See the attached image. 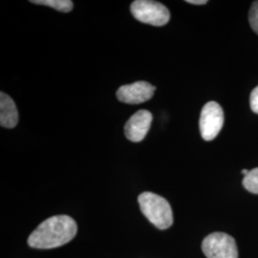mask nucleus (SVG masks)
<instances>
[{"label":"nucleus","mask_w":258,"mask_h":258,"mask_svg":"<svg viewBox=\"0 0 258 258\" xmlns=\"http://www.w3.org/2000/svg\"><path fill=\"white\" fill-rule=\"evenodd\" d=\"M19 123V112L13 99L0 93V124L5 128H14Z\"/></svg>","instance_id":"nucleus-8"},{"label":"nucleus","mask_w":258,"mask_h":258,"mask_svg":"<svg viewBox=\"0 0 258 258\" xmlns=\"http://www.w3.org/2000/svg\"><path fill=\"white\" fill-rule=\"evenodd\" d=\"M152 114L148 110H139L130 117L124 125V134L129 141L142 142L150 129Z\"/></svg>","instance_id":"nucleus-7"},{"label":"nucleus","mask_w":258,"mask_h":258,"mask_svg":"<svg viewBox=\"0 0 258 258\" xmlns=\"http://www.w3.org/2000/svg\"><path fill=\"white\" fill-rule=\"evenodd\" d=\"M186 2L194 5H205L208 3L207 0H186Z\"/></svg>","instance_id":"nucleus-13"},{"label":"nucleus","mask_w":258,"mask_h":258,"mask_svg":"<svg viewBox=\"0 0 258 258\" xmlns=\"http://www.w3.org/2000/svg\"><path fill=\"white\" fill-rule=\"evenodd\" d=\"M138 202L143 214L156 228L166 230L172 226V210L164 197L147 191L139 195Z\"/></svg>","instance_id":"nucleus-2"},{"label":"nucleus","mask_w":258,"mask_h":258,"mask_svg":"<svg viewBox=\"0 0 258 258\" xmlns=\"http://www.w3.org/2000/svg\"><path fill=\"white\" fill-rule=\"evenodd\" d=\"M31 3L49 6L62 13H69L74 7L73 2L70 0H32Z\"/></svg>","instance_id":"nucleus-9"},{"label":"nucleus","mask_w":258,"mask_h":258,"mask_svg":"<svg viewBox=\"0 0 258 258\" xmlns=\"http://www.w3.org/2000/svg\"><path fill=\"white\" fill-rule=\"evenodd\" d=\"M243 185L250 194H258V167L249 170V174L244 177Z\"/></svg>","instance_id":"nucleus-10"},{"label":"nucleus","mask_w":258,"mask_h":258,"mask_svg":"<svg viewBox=\"0 0 258 258\" xmlns=\"http://www.w3.org/2000/svg\"><path fill=\"white\" fill-rule=\"evenodd\" d=\"M77 223L68 215H55L42 222L29 238L28 245L35 249H54L63 246L74 238Z\"/></svg>","instance_id":"nucleus-1"},{"label":"nucleus","mask_w":258,"mask_h":258,"mask_svg":"<svg viewBox=\"0 0 258 258\" xmlns=\"http://www.w3.org/2000/svg\"><path fill=\"white\" fill-rule=\"evenodd\" d=\"M224 124V112L219 103L209 102L201 111L199 126L202 138L211 142L217 137Z\"/></svg>","instance_id":"nucleus-5"},{"label":"nucleus","mask_w":258,"mask_h":258,"mask_svg":"<svg viewBox=\"0 0 258 258\" xmlns=\"http://www.w3.org/2000/svg\"><path fill=\"white\" fill-rule=\"evenodd\" d=\"M249 170H247V169H243V170H242V174L244 175V177L248 175V174H249Z\"/></svg>","instance_id":"nucleus-14"},{"label":"nucleus","mask_w":258,"mask_h":258,"mask_svg":"<svg viewBox=\"0 0 258 258\" xmlns=\"http://www.w3.org/2000/svg\"><path fill=\"white\" fill-rule=\"evenodd\" d=\"M202 250L208 258H238L236 242L224 232H213L202 242Z\"/></svg>","instance_id":"nucleus-4"},{"label":"nucleus","mask_w":258,"mask_h":258,"mask_svg":"<svg viewBox=\"0 0 258 258\" xmlns=\"http://www.w3.org/2000/svg\"><path fill=\"white\" fill-rule=\"evenodd\" d=\"M249 22L251 29L258 35V1H254L249 9Z\"/></svg>","instance_id":"nucleus-11"},{"label":"nucleus","mask_w":258,"mask_h":258,"mask_svg":"<svg viewBox=\"0 0 258 258\" xmlns=\"http://www.w3.org/2000/svg\"><path fill=\"white\" fill-rule=\"evenodd\" d=\"M156 90V87L147 82H136L122 85L117 91V99L128 104H140L149 101Z\"/></svg>","instance_id":"nucleus-6"},{"label":"nucleus","mask_w":258,"mask_h":258,"mask_svg":"<svg viewBox=\"0 0 258 258\" xmlns=\"http://www.w3.org/2000/svg\"><path fill=\"white\" fill-rule=\"evenodd\" d=\"M249 104H250L251 110L258 114V85L250 93Z\"/></svg>","instance_id":"nucleus-12"},{"label":"nucleus","mask_w":258,"mask_h":258,"mask_svg":"<svg viewBox=\"0 0 258 258\" xmlns=\"http://www.w3.org/2000/svg\"><path fill=\"white\" fill-rule=\"evenodd\" d=\"M132 16L135 19L157 27L166 25L170 19L169 11L160 2L151 0H136L130 6Z\"/></svg>","instance_id":"nucleus-3"}]
</instances>
